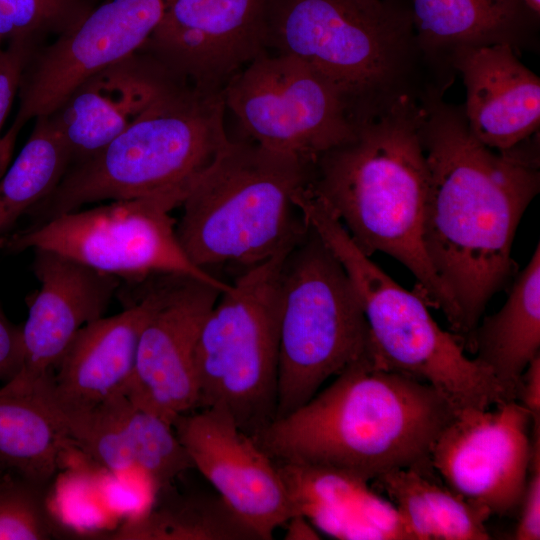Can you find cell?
<instances>
[{
  "label": "cell",
  "mask_w": 540,
  "mask_h": 540,
  "mask_svg": "<svg viewBox=\"0 0 540 540\" xmlns=\"http://www.w3.org/2000/svg\"><path fill=\"white\" fill-rule=\"evenodd\" d=\"M422 142L428 178L423 245L455 301L470 338L491 299L515 271L519 222L539 192L538 159L517 147L497 151L470 131L464 112L426 108Z\"/></svg>",
  "instance_id": "1"
},
{
  "label": "cell",
  "mask_w": 540,
  "mask_h": 540,
  "mask_svg": "<svg viewBox=\"0 0 540 540\" xmlns=\"http://www.w3.org/2000/svg\"><path fill=\"white\" fill-rule=\"evenodd\" d=\"M426 108L408 95L358 120L355 135L311 164L308 191L335 215L367 256L402 263L428 304L461 334L459 309L438 279L423 245L427 164L422 142Z\"/></svg>",
  "instance_id": "2"
},
{
  "label": "cell",
  "mask_w": 540,
  "mask_h": 540,
  "mask_svg": "<svg viewBox=\"0 0 540 540\" xmlns=\"http://www.w3.org/2000/svg\"><path fill=\"white\" fill-rule=\"evenodd\" d=\"M454 414L434 388L367 356L254 439L274 461L333 468L370 483L390 470L431 467L432 447Z\"/></svg>",
  "instance_id": "3"
},
{
  "label": "cell",
  "mask_w": 540,
  "mask_h": 540,
  "mask_svg": "<svg viewBox=\"0 0 540 540\" xmlns=\"http://www.w3.org/2000/svg\"><path fill=\"white\" fill-rule=\"evenodd\" d=\"M311 164L229 140L180 205L176 234L190 260L209 273L230 265L244 271L295 246L309 229L295 197Z\"/></svg>",
  "instance_id": "4"
},
{
  "label": "cell",
  "mask_w": 540,
  "mask_h": 540,
  "mask_svg": "<svg viewBox=\"0 0 540 540\" xmlns=\"http://www.w3.org/2000/svg\"><path fill=\"white\" fill-rule=\"evenodd\" d=\"M222 90L173 77L123 132L69 166L31 210L42 223L86 204L133 199L195 183L230 140ZM35 223V224H36Z\"/></svg>",
  "instance_id": "5"
},
{
  "label": "cell",
  "mask_w": 540,
  "mask_h": 540,
  "mask_svg": "<svg viewBox=\"0 0 540 540\" xmlns=\"http://www.w3.org/2000/svg\"><path fill=\"white\" fill-rule=\"evenodd\" d=\"M298 205L356 292L376 366L431 386L455 412L515 399L487 367L465 354L457 335L436 323L422 296L398 285L358 248L324 203L306 194Z\"/></svg>",
  "instance_id": "6"
},
{
  "label": "cell",
  "mask_w": 540,
  "mask_h": 540,
  "mask_svg": "<svg viewBox=\"0 0 540 540\" xmlns=\"http://www.w3.org/2000/svg\"><path fill=\"white\" fill-rule=\"evenodd\" d=\"M289 250L240 272L207 313L194 353L196 409L226 411L253 438L276 416L279 286Z\"/></svg>",
  "instance_id": "7"
},
{
  "label": "cell",
  "mask_w": 540,
  "mask_h": 540,
  "mask_svg": "<svg viewBox=\"0 0 540 540\" xmlns=\"http://www.w3.org/2000/svg\"><path fill=\"white\" fill-rule=\"evenodd\" d=\"M279 297L275 418L306 403L331 376L372 357L369 328L356 292L340 262L310 226L283 261Z\"/></svg>",
  "instance_id": "8"
},
{
  "label": "cell",
  "mask_w": 540,
  "mask_h": 540,
  "mask_svg": "<svg viewBox=\"0 0 540 540\" xmlns=\"http://www.w3.org/2000/svg\"><path fill=\"white\" fill-rule=\"evenodd\" d=\"M195 183L64 213L13 234L2 245L14 251H53L116 277H189L223 293L231 283L190 260L171 216Z\"/></svg>",
  "instance_id": "9"
},
{
  "label": "cell",
  "mask_w": 540,
  "mask_h": 540,
  "mask_svg": "<svg viewBox=\"0 0 540 540\" xmlns=\"http://www.w3.org/2000/svg\"><path fill=\"white\" fill-rule=\"evenodd\" d=\"M405 29L383 4L274 0L268 47L300 59L357 106L384 92L400 68Z\"/></svg>",
  "instance_id": "10"
},
{
  "label": "cell",
  "mask_w": 540,
  "mask_h": 540,
  "mask_svg": "<svg viewBox=\"0 0 540 540\" xmlns=\"http://www.w3.org/2000/svg\"><path fill=\"white\" fill-rule=\"evenodd\" d=\"M222 94L251 141L308 163L351 139L358 125L333 84L286 54L257 57L224 85Z\"/></svg>",
  "instance_id": "11"
},
{
  "label": "cell",
  "mask_w": 540,
  "mask_h": 540,
  "mask_svg": "<svg viewBox=\"0 0 540 540\" xmlns=\"http://www.w3.org/2000/svg\"><path fill=\"white\" fill-rule=\"evenodd\" d=\"M172 0H104L30 58L8 134L54 112L84 81L138 52ZM34 54V53H33Z\"/></svg>",
  "instance_id": "12"
},
{
  "label": "cell",
  "mask_w": 540,
  "mask_h": 540,
  "mask_svg": "<svg viewBox=\"0 0 540 540\" xmlns=\"http://www.w3.org/2000/svg\"><path fill=\"white\" fill-rule=\"evenodd\" d=\"M532 416L517 400L456 411L436 439L433 471L466 501L492 515L519 508L532 454Z\"/></svg>",
  "instance_id": "13"
},
{
  "label": "cell",
  "mask_w": 540,
  "mask_h": 540,
  "mask_svg": "<svg viewBox=\"0 0 540 540\" xmlns=\"http://www.w3.org/2000/svg\"><path fill=\"white\" fill-rule=\"evenodd\" d=\"M274 0H172L140 51L170 75L222 90L266 53Z\"/></svg>",
  "instance_id": "14"
},
{
  "label": "cell",
  "mask_w": 540,
  "mask_h": 540,
  "mask_svg": "<svg viewBox=\"0 0 540 540\" xmlns=\"http://www.w3.org/2000/svg\"><path fill=\"white\" fill-rule=\"evenodd\" d=\"M172 427L193 467L233 512L260 540L272 539L292 515L276 462L222 409H194Z\"/></svg>",
  "instance_id": "15"
},
{
  "label": "cell",
  "mask_w": 540,
  "mask_h": 540,
  "mask_svg": "<svg viewBox=\"0 0 540 540\" xmlns=\"http://www.w3.org/2000/svg\"><path fill=\"white\" fill-rule=\"evenodd\" d=\"M221 292L202 281L170 276L163 300L146 322L125 395L172 425L196 409L194 353L202 323Z\"/></svg>",
  "instance_id": "16"
},
{
  "label": "cell",
  "mask_w": 540,
  "mask_h": 540,
  "mask_svg": "<svg viewBox=\"0 0 540 540\" xmlns=\"http://www.w3.org/2000/svg\"><path fill=\"white\" fill-rule=\"evenodd\" d=\"M40 288L21 327L22 361L4 386L30 391L55 369L78 331L103 317L119 285L106 274L59 253L34 249Z\"/></svg>",
  "instance_id": "17"
},
{
  "label": "cell",
  "mask_w": 540,
  "mask_h": 540,
  "mask_svg": "<svg viewBox=\"0 0 540 540\" xmlns=\"http://www.w3.org/2000/svg\"><path fill=\"white\" fill-rule=\"evenodd\" d=\"M168 280L151 288L122 312L81 328L37 392L58 418L87 412L119 394L132 377L141 332L159 306Z\"/></svg>",
  "instance_id": "18"
},
{
  "label": "cell",
  "mask_w": 540,
  "mask_h": 540,
  "mask_svg": "<svg viewBox=\"0 0 540 540\" xmlns=\"http://www.w3.org/2000/svg\"><path fill=\"white\" fill-rule=\"evenodd\" d=\"M60 420L76 448L115 475L140 472L157 491L194 468L172 425L125 394Z\"/></svg>",
  "instance_id": "19"
},
{
  "label": "cell",
  "mask_w": 540,
  "mask_h": 540,
  "mask_svg": "<svg viewBox=\"0 0 540 540\" xmlns=\"http://www.w3.org/2000/svg\"><path fill=\"white\" fill-rule=\"evenodd\" d=\"M454 60L466 87L464 115L481 143L511 150L539 128L540 79L512 44L458 46Z\"/></svg>",
  "instance_id": "20"
},
{
  "label": "cell",
  "mask_w": 540,
  "mask_h": 540,
  "mask_svg": "<svg viewBox=\"0 0 540 540\" xmlns=\"http://www.w3.org/2000/svg\"><path fill=\"white\" fill-rule=\"evenodd\" d=\"M172 78L139 50L78 86L48 115L71 153V164L94 155L123 132Z\"/></svg>",
  "instance_id": "21"
},
{
  "label": "cell",
  "mask_w": 540,
  "mask_h": 540,
  "mask_svg": "<svg viewBox=\"0 0 540 540\" xmlns=\"http://www.w3.org/2000/svg\"><path fill=\"white\" fill-rule=\"evenodd\" d=\"M275 462L292 515L304 516L320 534L339 540H414L396 507L369 482L333 468Z\"/></svg>",
  "instance_id": "22"
},
{
  "label": "cell",
  "mask_w": 540,
  "mask_h": 540,
  "mask_svg": "<svg viewBox=\"0 0 540 540\" xmlns=\"http://www.w3.org/2000/svg\"><path fill=\"white\" fill-rule=\"evenodd\" d=\"M476 359L515 399L520 378L540 354V246L515 279L502 308L477 324L470 336Z\"/></svg>",
  "instance_id": "23"
},
{
  "label": "cell",
  "mask_w": 540,
  "mask_h": 540,
  "mask_svg": "<svg viewBox=\"0 0 540 540\" xmlns=\"http://www.w3.org/2000/svg\"><path fill=\"white\" fill-rule=\"evenodd\" d=\"M432 467L390 470L370 485L398 510L414 540H487L489 515L432 478Z\"/></svg>",
  "instance_id": "24"
},
{
  "label": "cell",
  "mask_w": 540,
  "mask_h": 540,
  "mask_svg": "<svg viewBox=\"0 0 540 540\" xmlns=\"http://www.w3.org/2000/svg\"><path fill=\"white\" fill-rule=\"evenodd\" d=\"M72 447L61 420L37 392L0 387V470L42 487Z\"/></svg>",
  "instance_id": "25"
},
{
  "label": "cell",
  "mask_w": 540,
  "mask_h": 540,
  "mask_svg": "<svg viewBox=\"0 0 540 540\" xmlns=\"http://www.w3.org/2000/svg\"><path fill=\"white\" fill-rule=\"evenodd\" d=\"M124 540H260L216 492L176 495L128 520L111 535Z\"/></svg>",
  "instance_id": "26"
},
{
  "label": "cell",
  "mask_w": 540,
  "mask_h": 540,
  "mask_svg": "<svg viewBox=\"0 0 540 540\" xmlns=\"http://www.w3.org/2000/svg\"><path fill=\"white\" fill-rule=\"evenodd\" d=\"M413 19L431 46L510 43L525 9L520 0H412Z\"/></svg>",
  "instance_id": "27"
},
{
  "label": "cell",
  "mask_w": 540,
  "mask_h": 540,
  "mask_svg": "<svg viewBox=\"0 0 540 540\" xmlns=\"http://www.w3.org/2000/svg\"><path fill=\"white\" fill-rule=\"evenodd\" d=\"M71 163V153L49 117L36 118L28 140L0 179V234L44 200Z\"/></svg>",
  "instance_id": "28"
},
{
  "label": "cell",
  "mask_w": 540,
  "mask_h": 540,
  "mask_svg": "<svg viewBox=\"0 0 540 540\" xmlns=\"http://www.w3.org/2000/svg\"><path fill=\"white\" fill-rule=\"evenodd\" d=\"M89 8L85 0H0V41L35 42L61 33Z\"/></svg>",
  "instance_id": "29"
},
{
  "label": "cell",
  "mask_w": 540,
  "mask_h": 540,
  "mask_svg": "<svg viewBox=\"0 0 540 540\" xmlns=\"http://www.w3.org/2000/svg\"><path fill=\"white\" fill-rule=\"evenodd\" d=\"M39 486L5 479L0 484V540H47L55 535Z\"/></svg>",
  "instance_id": "30"
},
{
  "label": "cell",
  "mask_w": 540,
  "mask_h": 540,
  "mask_svg": "<svg viewBox=\"0 0 540 540\" xmlns=\"http://www.w3.org/2000/svg\"><path fill=\"white\" fill-rule=\"evenodd\" d=\"M532 454L529 473L520 502V518L513 533L515 540L540 539V422L531 428Z\"/></svg>",
  "instance_id": "31"
},
{
  "label": "cell",
  "mask_w": 540,
  "mask_h": 540,
  "mask_svg": "<svg viewBox=\"0 0 540 540\" xmlns=\"http://www.w3.org/2000/svg\"><path fill=\"white\" fill-rule=\"evenodd\" d=\"M35 42H10L0 55V132L19 92Z\"/></svg>",
  "instance_id": "32"
},
{
  "label": "cell",
  "mask_w": 540,
  "mask_h": 540,
  "mask_svg": "<svg viewBox=\"0 0 540 540\" xmlns=\"http://www.w3.org/2000/svg\"><path fill=\"white\" fill-rule=\"evenodd\" d=\"M21 361V328L14 326L0 308V381L14 377Z\"/></svg>",
  "instance_id": "33"
},
{
  "label": "cell",
  "mask_w": 540,
  "mask_h": 540,
  "mask_svg": "<svg viewBox=\"0 0 540 540\" xmlns=\"http://www.w3.org/2000/svg\"><path fill=\"white\" fill-rule=\"evenodd\" d=\"M516 400L527 409L532 421H540V354L524 370L517 388Z\"/></svg>",
  "instance_id": "34"
},
{
  "label": "cell",
  "mask_w": 540,
  "mask_h": 540,
  "mask_svg": "<svg viewBox=\"0 0 540 540\" xmlns=\"http://www.w3.org/2000/svg\"><path fill=\"white\" fill-rule=\"evenodd\" d=\"M286 524L284 539L286 540H318L321 539L319 531L304 516L293 514Z\"/></svg>",
  "instance_id": "35"
},
{
  "label": "cell",
  "mask_w": 540,
  "mask_h": 540,
  "mask_svg": "<svg viewBox=\"0 0 540 540\" xmlns=\"http://www.w3.org/2000/svg\"><path fill=\"white\" fill-rule=\"evenodd\" d=\"M14 142L15 141L6 134L2 139H0V163L9 157L11 147L13 146Z\"/></svg>",
  "instance_id": "36"
},
{
  "label": "cell",
  "mask_w": 540,
  "mask_h": 540,
  "mask_svg": "<svg viewBox=\"0 0 540 540\" xmlns=\"http://www.w3.org/2000/svg\"><path fill=\"white\" fill-rule=\"evenodd\" d=\"M528 9L533 12L539 13L540 11V0H520Z\"/></svg>",
  "instance_id": "37"
},
{
  "label": "cell",
  "mask_w": 540,
  "mask_h": 540,
  "mask_svg": "<svg viewBox=\"0 0 540 540\" xmlns=\"http://www.w3.org/2000/svg\"><path fill=\"white\" fill-rule=\"evenodd\" d=\"M366 7H378L382 5L380 0H356Z\"/></svg>",
  "instance_id": "38"
},
{
  "label": "cell",
  "mask_w": 540,
  "mask_h": 540,
  "mask_svg": "<svg viewBox=\"0 0 540 540\" xmlns=\"http://www.w3.org/2000/svg\"><path fill=\"white\" fill-rule=\"evenodd\" d=\"M1 45H2V42L0 41V55H1L2 51H3V49L1 48Z\"/></svg>",
  "instance_id": "39"
},
{
  "label": "cell",
  "mask_w": 540,
  "mask_h": 540,
  "mask_svg": "<svg viewBox=\"0 0 540 540\" xmlns=\"http://www.w3.org/2000/svg\"><path fill=\"white\" fill-rule=\"evenodd\" d=\"M5 480V478H0V484Z\"/></svg>",
  "instance_id": "40"
}]
</instances>
